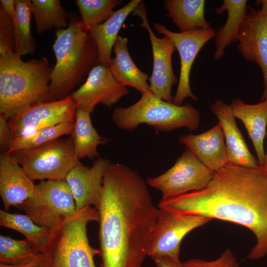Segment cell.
Returning a JSON list of instances; mask_svg holds the SVG:
<instances>
[{
	"instance_id": "cell-1",
	"label": "cell",
	"mask_w": 267,
	"mask_h": 267,
	"mask_svg": "<svg viewBox=\"0 0 267 267\" xmlns=\"http://www.w3.org/2000/svg\"><path fill=\"white\" fill-rule=\"evenodd\" d=\"M147 184L122 164L106 169L96 207L100 267H142L159 211Z\"/></svg>"
},
{
	"instance_id": "cell-2",
	"label": "cell",
	"mask_w": 267,
	"mask_h": 267,
	"mask_svg": "<svg viewBox=\"0 0 267 267\" xmlns=\"http://www.w3.org/2000/svg\"><path fill=\"white\" fill-rule=\"evenodd\" d=\"M158 208L243 226L256 238L246 259L259 260L267 255V173L260 169L228 163L214 172L203 189L162 199Z\"/></svg>"
},
{
	"instance_id": "cell-3",
	"label": "cell",
	"mask_w": 267,
	"mask_h": 267,
	"mask_svg": "<svg viewBox=\"0 0 267 267\" xmlns=\"http://www.w3.org/2000/svg\"><path fill=\"white\" fill-rule=\"evenodd\" d=\"M52 70L45 57L24 61L14 52L0 54V115L9 120L32 105L53 101Z\"/></svg>"
},
{
	"instance_id": "cell-4",
	"label": "cell",
	"mask_w": 267,
	"mask_h": 267,
	"mask_svg": "<svg viewBox=\"0 0 267 267\" xmlns=\"http://www.w3.org/2000/svg\"><path fill=\"white\" fill-rule=\"evenodd\" d=\"M56 63L53 67L49 90L53 101L64 99L98 65V52L91 35L74 14L69 26L56 31L52 45Z\"/></svg>"
},
{
	"instance_id": "cell-5",
	"label": "cell",
	"mask_w": 267,
	"mask_h": 267,
	"mask_svg": "<svg viewBox=\"0 0 267 267\" xmlns=\"http://www.w3.org/2000/svg\"><path fill=\"white\" fill-rule=\"evenodd\" d=\"M114 123L119 128L132 131L146 124L161 132L186 128L195 131L200 116L198 110L189 103L177 105L165 101L151 91L141 94L140 99L127 107H116L112 113Z\"/></svg>"
},
{
	"instance_id": "cell-6",
	"label": "cell",
	"mask_w": 267,
	"mask_h": 267,
	"mask_svg": "<svg viewBox=\"0 0 267 267\" xmlns=\"http://www.w3.org/2000/svg\"><path fill=\"white\" fill-rule=\"evenodd\" d=\"M95 208L88 206L66 219L54 231L43 253V267H96L94 256L99 250L92 248L87 236V225L98 222Z\"/></svg>"
},
{
	"instance_id": "cell-7",
	"label": "cell",
	"mask_w": 267,
	"mask_h": 267,
	"mask_svg": "<svg viewBox=\"0 0 267 267\" xmlns=\"http://www.w3.org/2000/svg\"><path fill=\"white\" fill-rule=\"evenodd\" d=\"M10 154L34 182L64 180L71 170L80 162L71 135Z\"/></svg>"
},
{
	"instance_id": "cell-8",
	"label": "cell",
	"mask_w": 267,
	"mask_h": 267,
	"mask_svg": "<svg viewBox=\"0 0 267 267\" xmlns=\"http://www.w3.org/2000/svg\"><path fill=\"white\" fill-rule=\"evenodd\" d=\"M38 225L52 232L77 211L66 180H43L36 184L32 196L19 206Z\"/></svg>"
},
{
	"instance_id": "cell-9",
	"label": "cell",
	"mask_w": 267,
	"mask_h": 267,
	"mask_svg": "<svg viewBox=\"0 0 267 267\" xmlns=\"http://www.w3.org/2000/svg\"><path fill=\"white\" fill-rule=\"evenodd\" d=\"M214 172L185 148L174 165L160 176L148 178L146 183L159 190L163 199L200 190L213 178Z\"/></svg>"
},
{
	"instance_id": "cell-10",
	"label": "cell",
	"mask_w": 267,
	"mask_h": 267,
	"mask_svg": "<svg viewBox=\"0 0 267 267\" xmlns=\"http://www.w3.org/2000/svg\"><path fill=\"white\" fill-rule=\"evenodd\" d=\"M212 220L202 216L178 214L159 209L147 256L152 259L166 256L179 260L183 238L192 230L205 225Z\"/></svg>"
},
{
	"instance_id": "cell-11",
	"label": "cell",
	"mask_w": 267,
	"mask_h": 267,
	"mask_svg": "<svg viewBox=\"0 0 267 267\" xmlns=\"http://www.w3.org/2000/svg\"><path fill=\"white\" fill-rule=\"evenodd\" d=\"M153 27L156 32L167 37L171 40L179 55L180 74L173 103L177 105H182L187 97L196 101L197 97L192 93L190 87L191 69L200 50L207 43L215 38L216 31L211 27L176 33L157 22L154 23Z\"/></svg>"
},
{
	"instance_id": "cell-12",
	"label": "cell",
	"mask_w": 267,
	"mask_h": 267,
	"mask_svg": "<svg viewBox=\"0 0 267 267\" xmlns=\"http://www.w3.org/2000/svg\"><path fill=\"white\" fill-rule=\"evenodd\" d=\"M133 15L139 16L142 20L139 25L148 32L153 55V69L149 77L150 90L157 97L173 102L171 90L178 82L172 67V58L177 50L171 40L166 36L158 38L153 33L146 16L145 6L141 2L132 12Z\"/></svg>"
},
{
	"instance_id": "cell-13",
	"label": "cell",
	"mask_w": 267,
	"mask_h": 267,
	"mask_svg": "<svg viewBox=\"0 0 267 267\" xmlns=\"http://www.w3.org/2000/svg\"><path fill=\"white\" fill-rule=\"evenodd\" d=\"M261 8L248 7L247 13L238 33L237 48L248 62L261 69L264 90L261 101L267 96V0L256 1Z\"/></svg>"
},
{
	"instance_id": "cell-14",
	"label": "cell",
	"mask_w": 267,
	"mask_h": 267,
	"mask_svg": "<svg viewBox=\"0 0 267 267\" xmlns=\"http://www.w3.org/2000/svg\"><path fill=\"white\" fill-rule=\"evenodd\" d=\"M76 107L70 95L59 100L38 103L8 120L13 137L66 122H75Z\"/></svg>"
},
{
	"instance_id": "cell-15",
	"label": "cell",
	"mask_w": 267,
	"mask_h": 267,
	"mask_svg": "<svg viewBox=\"0 0 267 267\" xmlns=\"http://www.w3.org/2000/svg\"><path fill=\"white\" fill-rule=\"evenodd\" d=\"M129 93L127 87L115 79L109 67L97 65L90 71L85 83L70 95L76 108L91 113L98 104L110 107Z\"/></svg>"
},
{
	"instance_id": "cell-16",
	"label": "cell",
	"mask_w": 267,
	"mask_h": 267,
	"mask_svg": "<svg viewBox=\"0 0 267 267\" xmlns=\"http://www.w3.org/2000/svg\"><path fill=\"white\" fill-rule=\"evenodd\" d=\"M109 160L97 158L90 167L80 162L66 176L67 182L75 200L77 210L91 205L97 207L105 172Z\"/></svg>"
},
{
	"instance_id": "cell-17",
	"label": "cell",
	"mask_w": 267,
	"mask_h": 267,
	"mask_svg": "<svg viewBox=\"0 0 267 267\" xmlns=\"http://www.w3.org/2000/svg\"><path fill=\"white\" fill-rule=\"evenodd\" d=\"M210 108L222 127L228 163L249 169H260L238 128L230 105L217 100L210 105Z\"/></svg>"
},
{
	"instance_id": "cell-18",
	"label": "cell",
	"mask_w": 267,
	"mask_h": 267,
	"mask_svg": "<svg viewBox=\"0 0 267 267\" xmlns=\"http://www.w3.org/2000/svg\"><path fill=\"white\" fill-rule=\"evenodd\" d=\"M36 184L11 155H0V195L4 211L18 208L33 194Z\"/></svg>"
},
{
	"instance_id": "cell-19",
	"label": "cell",
	"mask_w": 267,
	"mask_h": 267,
	"mask_svg": "<svg viewBox=\"0 0 267 267\" xmlns=\"http://www.w3.org/2000/svg\"><path fill=\"white\" fill-rule=\"evenodd\" d=\"M179 142L213 172L228 163L223 133L219 123L198 134H183Z\"/></svg>"
},
{
	"instance_id": "cell-20",
	"label": "cell",
	"mask_w": 267,
	"mask_h": 267,
	"mask_svg": "<svg viewBox=\"0 0 267 267\" xmlns=\"http://www.w3.org/2000/svg\"><path fill=\"white\" fill-rule=\"evenodd\" d=\"M230 106L233 115L243 123L254 145L260 168L262 170L265 160L264 141L267 126V96L259 103L249 104L234 99Z\"/></svg>"
},
{
	"instance_id": "cell-21",
	"label": "cell",
	"mask_w": 267,
	"mask_h": 267,
	"mask_svg": "<svg viewBox=\"0 0 267 267\" xmlns=\"http://www.w3.org/2000/svg\"><path fill=\"white\" fill-rule=\"evenodd\" d=\"M141 2V0L130 1L121 8L114 11L105 21L89 29V33L97 47L98 65L110 67L111 52L119 36V32L129 15Z\"/></svg>"
},
{
	"instance_id": "cell-22",
	"label": "cell",
	"mask_w": 267,
	"mask_h": 267,
	"mask_svg": "<svg viewBox=\"0 0 267 267\" xmlns=\"http://www.w3.org/2000/svg\"><path fill=\"white\" fill-rule=\"evenodd\" d=\"M113 49L115 56L112 58L109 68L115 79L125 86L134 88L141 94L150 91L147 83L148 75L136 66L130 56L128 39L119 36Z\"/></svg>"
},
{
	"instance_id": "cell-23",
	"label": "cell",
	"mask_w": 267,
	"mask_h": 267,
	"mask_svg": "<svg viewBox=\"0 0 267 267\" xmlns=\"http://www.w3.org/2000/svg\"><path fill=\"white\" fill-rule=\"evenodd\" d=\"M246 0H223L222 4L215 9L218 14L227 12L225 24L216 32L215 51L213 57L218 61L224 54L226 48L232 43L237 42L241 25L248 11Z\"/></svg>"
},
{
	"instance_id": "cell-24",
	"label": "cell",
	"mask_w": 267,
	"mask_h": 267,
	"mask_svg": "<svg viewBox=\"0 0 267 267\" xmlns=\"http://www.w3.org/2000/svg\"><path fill=\"white\" fill-rule=\"evenodd\" d=\"M167 15L180 32L211 28L205 16L204 0H165Z\"/></svg>"
},
{
	"instance_id": "cell-25",
	"label": "cell",
	"mask_w": 267,
	"mask_h": 267,
	"mask_svg": "<svg viewBox=\"0 0 267 267\" xmlns=\"http://www.w3.org/2000/svg\"><path fill=\"white\" fill-rule=\"evenodd\" d=\"M90 113L81 108H76L74 128L71 136L73 138L77 158H98L97 147L108 143L109 139L101 136L92 126Z\"/></svg>"
},
{
	"instance_id": "cell-26",
	"label": "cell",
	"mask_w": 267,
	"mask_h": 267,
	"mask_svg": "<svg viewBox=\"0 0 267 267\" xmlns=\"http://www.w3.org/2000/svg\"><path fill=\"white\" fill-rule=\"evenodd\" d=\"M0 225L23 234L43 254L51 239L52 232L37 224L27 215L9 213L0 210Z\"/></svg>"
},
{
	"instance_id": "cell-27",
	"label": "cell",
	"mask_w": 267,
	"mask_h": 267,
	"mask_svg": "<svg viewBox=\"0 0 267 267\" xmlns=\"http://www.w3.org/2000/svg\"><path fill=\"white\" fill-rule=\"evenodd\" d=\"M31 10L39 34L51 30L67 28L69 15L59 0H32Z\"/></svg>"
},
{
	"instance_id": "cell-28",
	"label": "cell",
	"mask_w": 267,
	"mask_h": 267,
	"mask_svg": "<svg viewBox=\"0 0 267 267\" xmlns=\"http://www.w3.org/2000/svg\"><path fill=\"white\" fill-rule=\"evenodd\" d=\"M31 0H16L15 14L12 19L15 35V51L20 56L33 53L37 47L31 32Z\"/></svg>"
},
{
	"instance_id": "cell-29",
	"label": "cell",
	"mask_w": 267,
	"mask_h": 267,
	"mask_svg": "<svg viewBox=\"0 0 267 267\" xmlns=\"http://www.w3.org/2000/svg\"><path fill=\"white\" fill-rule=\"evenodd\" d=\"M43 260V254L26 239L17 240L0 235V263L15 266Z\"/></svg>"
},
{
	"instance_id": "cell-30",
	"label": "cell",
	"mask_w": 267,
	"mask_h": 267,
	"mask_svg": "<svg viewBox=\"0 0 267 267\" xmlns=\"http://www.w3.org/2000/svg\"><path fill=\"white\" fill-rule=\"evenodd\" d=\"M74 125V122H64L14 138L6 154H10L17 151L37 147L62 136L71 135Z\"/></svg>"
},
{
	"instance_id": "cell-31",
	"label": "cell",
	"mask_w": 267,
	"mask_h": 267,
	"mask_svg": "<svg viewBox=\"0 0 267 267\" xmlns=\"http://www.w3.org/2000/svg\"><path fill=\"white\" fill-rule=\"evenodd\" d=\"M122 2L121 0H76L85 29H89L105 21L113 12L114 8Z\"/></svg>"
},
{
	"instance_id": "cell-32",
	"label": "cell",
	"mask_w": 267,
	"mask_h": 267,
	"mask_svg": "<svg viewBox=\"0 0 267 267\" xmlns=\"http://www.w3.org/2000/svg\"><path fill=\"white\" fill-rule=\"evenodd\" d=\"M15 44L12 19L0 7V54L14 52Z\"/></svg>"
},
{
	"instance_id": "cell-33",
	"label": "cell",
	"mask_w": 267,
	"mask_h": 267,
	"mask_svg": "<svg viewBox=\"0 0 267 267\" xmlns=\"http://www.w3.org/2000/svg\"><path fill=\"white\" fill-rule=\"evenodd\" d=\"M187 267H239V264L229 249L225 250L217 259L207 261L195 258L184 262Z\"/></svg>"
},
{
	"instance_id": "cell-34",
	"label": "cell",
	"mask_w": 267,
	"mask_h": 267,
	"mask_svg": "<svg viewBox=\"0 0 267 267\" xmlns=\"http://www.w3.org/2000/svg\"><path fill=\"white\" fill-rule=\"evenodd\" d=\"M13 138L8 119L0 115V149L1 153L7 152Z\"/></svg>"
},
{
	"instance_id": "cell-35",
	"label": "cell",
	"mask_w": 267,
	"mask_h": 267,
	"mask_svg": "<svg viewBox=\"0 0 267 267\" xmlns=\"http://www.w3.org/2000/svg\"><path fill=\"white\" fill-rule=\"evenodd\" d=\"M157 267H187L184 262L169 257H160L152 259Z\"/></svg>"
},
{
	"instance_id": "cell-36",
	"label": "cell",
	"mask_w": 267,
	"mask_h": 267,
	"mask_svg": "<svg viewBox=\"0 0 267 267\" xmlns=\"http://www.w3.org/2000/svg\"><path fill=\"white\" fill-rule=\"evenodd\" d=\"M15 0H0V7L12 19L15 14Z\"/></svg>"
},
{
	"instance_id": "cell-37",
	"label": "cell",
	"mask_w": 267,
	"mask_h": 267,
	"mask_svg": "<svg viewBox=\"0 0 267 267\" xmlns=\"http://www.w3.org/2000/svg\"><path fill=\"white\" fill-rule=\"evenodd\" d=\"M43 261L39 262H34L29 263L23 265H8L3 264H0V267H43Z\"/></svg>"
},
{
	"instance_id": "cell-38",
	"label": "cell",
	"mask_w": 267,
	"mask_h": 267,
	"mask_svg": "<svg viewBox=\"0 0 267 267\" xmlns=\"http://www.w3.org/2000/svg\"><path fill=\"white\" fill-rule=\"evenodd\" d=\"M262 170L267 173V153L266 154L265 163Z\"/></svg>"
}]
</instances>
